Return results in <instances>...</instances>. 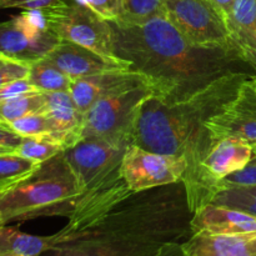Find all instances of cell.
<instances>
[{"mask_svg": "<svg viewBox=\"0 0 256 256\" xmlns=\"http://www.w3.org/2000/svg\"><path fill=\"white\" fill-rule=\"evenodd\" d=\"M226 24L234 54L256 69V0H234Z\"/></svg>", "mask_w": 256, "mask_h": 256, "instance_id": "obj_13", "label": "cell"}, {"mask_svg": "<svg viewBox=\"0 0 256 256\" xmlns=\"http://www.w3.org/2000/svg\"><path fill=\"white\" fill-rule=\"evenodd\" d=\"M164 12L182 36L195 46L222 49L234 54L226 19L209 0H166Z\"/></svg>", "mask_w": 256, "mask_h": 256, "instance_id": "obj_7", "label": "cell"}, {"mask_svg": "<svg viewBox=\"0 0 256 256\" xmlns=\"http://www.w3.org/2000/svg\"><path fill=\"white\" fill-rule=\"evenodd\" d=\"M0 225H2V222H0Z\"/></svg>", "mask_w": 256, "mask_h": 256, "instance_id": "obj_37", "label": "cell"}, {"mask_svg": "<svg viewBox=\"0 0 256 256\" xmlns=\"http://www.w3.org/2000/svg\"><path fill=\"white\" fill-rule=\"evenodd\" d=\"M255 152H256V148H255Z\"/></svg>", "mask_w": 256, "mask_h": 256, "instance_id": "obj_38", "label": "cell"}, {"mask_svg": "<svg viewBox=\"0 0 256 256\" xmlns=\"http://www.w3.org/2000/svg\"><path fill=\"white\" fill-rule=\"evenodd\" d=\"M190 226L192 234H256V216L209 204L192 214Z\"/></svg>", "mask_w": 256, "mask_h": 256, "instance_id": "obj_14", "label": "cell"}, {"mask_svg": "<svg viewBox=\"0 0 256 256\" xmlns=\"http://www.w3.org/2000/svg\"><path fill=\"white\" fill-rule=\"evenodd\" d=\"M142 84L152 85V82L140 72L130 69L112 70L72 79L69 92L78 109L85 114L95 102L102 98Z\"/></svg>", "mask_w": 256, "mask_h": 256, "instance_id": "obj_11", "label": "cell"}, {"mask_svg": "<svg viewBox=\"0 0 256 256\" xmlns=\"http://www.w3.org/2000/svg\"><path fill=\"white\" fill-rule=\"evenodd\" d=\"M215 142L238 138L256 148V88L252 76L240 85L232 100L206 122Z\"/></svg>", "mask_w": 256, "mask_h": 256, "instance_id": "obj_10", "label": "cell"}, {"mask_svg": "<svg viewBox=\"0 0 256 256\" xmlns=\"http://www.w3.org/2000/svg\"><path fill=\"white\" fill-rule=\"evenodd\" d=\"M14 152V150L6 149V148H0V154H2V152Z\"/></svg>", "mask_w": 256, "mask_h": 256, "instance_id": "obj_34", "label": "cell"}, {"mask_svg": "<svg viewBox=\"0 0 256 256\" xmlns=\"http://www.w3.org/2000/svg\"><path fill=\"white\" fill-rule=\"evenodd\" d=\"M42 256H44V255H42Z\"/></svg>", "mask_w": 256, "mask_h": 256, "instance_id": "obj_40", "label": "cell"}, {"mask_svg": "<svg viewBox=\"0 0 256 256\" xmlns=\"http://www.w3.org/2000/svg\"><path fill=\"white\" fill-rule=\"evenodd\" d=\"M252 82H254L255 88H256V76H252Z\"/></svg>", "mask_w": 256, "mask_h": 256, "instance_id": "obj_35", "label": "cell"}, {"mask_svg": "<svg viewBox=\"0 0 256 256\" xmlns=\"http://www.w3.org/2000/svg\"><path fill=\"white\" fill-rule=\"evenodd\" d=\"M0 124H2V122H0ZM2 125H4V124H2Z\"/></svg>", "mask_w": 256, "mask_h": 256, "instance_id": "obj_39", "label": "cell"}, {"mask_svg": "<svg viewBox=\"0 0 256 256\" xmlns=\"http://www.w3.org/2000/svg\"><path fill=\"white\" fill-rule=\"evenodd\" d=\"M85 5L108 22H116L122 14L124 0H75Z\"/></svg>", "mask_w": 256, "mask_h": 256, "instance_id": "obj_26", "label": "cell"}, {"mask_svg": "<svg viewBox=\"0 0 256 256\" xmlns=\"http://www.w3.org/2000/svg\"><path fill=\"white\" fill-rule=\"evenodd\" d=\"M60 42L48 28L42 9L22 10L0 22V56L28 66L46 56Z\"/></svg>", "mask_w": 256, "mask_h": 256, "instance_id": "obj_8", "label": "cell"}, {"mask_svg": "<svg viewBox=\"0 0 256 256\" xmlns=\"http://www.w3.org/2000/svg\"><path fill=\"white\" fill-rule=\"evenodd\" d=\"M42 162L26 159L15 152L0 154V195L32 176Z\"/></svg>", "mask_w": 256, "mask_h": 256, "instance_id": "obj_19", "label": "cell"}, {"mask_svg": "<svg viewBox=\"0 0 256 256\" xmlns=\"http://www.w3.org/2000/svg\"><path fill=\"white\" fill-rule=\"evenodd\" d=\"M249 78L245 72L232 70L176 102H165L152 95L135 118L130 144L186 160L182 182L192 214L212 204L222 190L204 168V159L216 142L208 129V120L235 96Z\"/></svg>", "mask_w": 256, "mask_h": 256, "instance_id": "obj_1", "label": "cell"}, {"mask_svg": "<svg viewBox=\"0 0 256 256\" xmlns=\"http://www.w3.org/2000/svg\"><path fill=\"white\" fill-rule=\"evenodd\" d=\"M154 94L152 85L142 84L100 99L85 112L82 139L99 138L130 144L138 112Z\"/></svg>", "mask_w": 256, "mask_h": 256, "instance_id": "obj_6", "label": "cell"}, {"mask_svg": "<svg viewBox=\"0 0 256 256\" xmlns=\"http://www.w3.org/2000/svg\"><path fill=\"white\" fill-rule=\"evenodd\" d=\"M4 59H5V58L0 56V64H2V62H4Z\"/></svg>", "mask_w": 256, "mask_h": 256, "instance_id": "obj_36", "label": "cell"}, {"mask_svg": "<svg viewBox=\"0 0 256 256\" xmlns=\"http://www.w3.org/2000/svg\"><path fill=\"white\" fill-rule=\"evenodd\" d=\"M188 162L182 158L149 152L130 144L122 160V174L132 192L182 182Z\"/></svg>", "mask_w": 256, "mask_h": 256, "instance_id": "obj_9", "label": "cell"}, {"mask_svg": "<svg viewBox=\"0 0 256 256\" xmlns=\"http://www.w3.org/2000/svg\"><path fill=\"white\" fill-rule=\"evenodd\" d=\"M58 0H0V9H42L54 4Z\"/></svg>", "mask_w": 256, "mask_h": 256, "instance_id": "obj_30", "label": "cell"}, {"mask_svg": "<svg viewBox=\"0 0 256 256\" xmlns=\"http://www.w3.org/2000/svg\"><path fill=\"white\" fill-rule=\"evenodd\" d=\"M22 140V135L15 132L6 125L0 124V148H6V149H12L15 152Z\"/></svg>", "mask_w": 256, "mask_h": 256, "instance_id": "obj_31", "label": "cell"}, {"mask_svg": "<svg viewBox=\"0 0 256 256\" xmlns=\"http://www.w3.org/2000/svg\"><path fill=\"white\" fill-rule=\"evenodd\" d=\"M80 194L82 188L62 152L0 195V222L6 225L42 216L69 218Z\"/></svg>", "mask_w": 256, "mask_h": 256, "instance_id": "obj_4", "label": "cell"}, {"mask_svg": "<svg viewBox=\"0 0 256 256\" xmlns=\"http://www.w3.org/2000/svg\"><path fill=\"white\" fill-rule=\"evenodd\" d=\"M28 74H29L28 65L4 59V62L0 64V90L15 80L28 78Z\"/></svg>", "mask_w": 256, "mask_h": 256, "instance_id": "obj_28", "label": "cell"}, {"mask_svg": "<svg viewBox=\"0 0 256 256\" xmlns=\"http://www.w3.org/2000/svg\"><path fill=\"white\" fill-rule=\"evenodd\" d=\"M29 82L42 92H69L72 79L46 56L29 65Z\"/></svg>", "mask_w": 256, "mask_h": 256, "instance_id": "obj_20", "label": "cell"}, {"mask_svg": "<svg viewBox=\"0 0 256 256\" xmlns=\"http://www.w3.org/2000/svg\"><path fill=\"white\" fill-rule=\"evenodd\" d=\"M166 0H124L122 14L114 22L120 24H140L156 15L164 14Z\"/></svg>", "mask_w": 256, "mask_h": 256, "instance_id": "obj_25", "label": "cell"}, {"mask_svg": "<svg viewBox=\"0 0 256 256\" xmlns=\"http://www.w3.org/2000/svg\"><path fill=\"white\" fill-rule=\"evenodd\" d=\"M6 126L22 136H48L62 144L54 122L45 112L26 115L22 119L10 122Z\"/></svg>", "mask_w": 256, "mask_h": 256, "instance_id": "obj_23", "label": "cell"}, {"mask_svg": "<svg viewBox=\"0 0 256 256\" xmlns=\"http://www.w3.org/2000/svg\"><path fill=\"white\" fill-rule=\"evenodd\" d=\"M209 2H212V4H214L215 6H216L218 9L222 12V15H224L225 19H226L228 15H229V12H230V10H232L234 0H209Z\"/></svg>", "mask_w": 256, "mask_h": 256, "instance_id": "obj_33", "label": "cell"}, {"mask_svg": "<svg viewBox=\"0 0 256 256\" xmlns=\"http://www.w3.org/2000/svg\"><path fill=\"white\" fill-rule=\"evenodd\" d=\"M114 52L144 75L152 85L155 96L165 102L182 100L228 72L234 54L222 49L192 45L160 14L140 24L109 22Z\"/></svg>", "mask_w": 256, "mask_h": 256, "instance_id": "obj_2", "label": "cell"}, {"mask_svg": "<svg viewBox=\"0 0 256 256\" xmlns=\"http://www.w3.org/2000/svg\"><path fill=\"white\" fill-rule=\"evenodd\" d=\"M46 58L72 80L104 72L130 69V65L124 60L112 59L94 50L64 40H62Z\"/></svg>", "mask_w": 256, "mask_h": 256, "instance_id": "obj_12", "label": "cell"}, {"mask_svg": "<svg viewBox=\"0 0 256 256\" xmlns=\"http://www.w3.org/2000/svg\"><path fill=\"white\" fill-rule=\"evenodd\" d=\"M186 256H256V234H192L182 242Z\"/></svg>", "mask_w": 256, "mask_h": 256, "instance_id": "obj_15", "label": "cell"}, {"mask_svg": "<svg viewBox=\"0 0 256 256\" xmlns=\"http://www.w3.org/2000/svg\"><path fill=\"white\" fill-rule=\"evenodd\" d=\"M45 22L64 42H74L112 59L114 52L112 29L108 20L75 0H58L42 9Z\"/></svg>", "mask_w": 256, "mask_h": 256, "instance_id": "obj_5", "label": "cell"}, {"mask_svg": "<svg viewBox=\"0 0 256 256\" xmlns=\"http://www.w3.org/2000/svg\"><path fill=\"white\" fill-rule=\"evenodd\" d=\"M45 109V92L22 95L12 99L0 102V122L9 125L10 122L26 116L42 112Z\"/></svg>", "mask_w": 256, "mask_h": 256, "instance_id": "obj_21", "label": "cell"}, {"mask_svg": "<svg viewBox=\"0 0 256 256\" xmlns=\"http://www.w3.org/2000/svg\"><path fill=\"white\" fill-rule=\"evenodd\" d=\"M212 204L239 210L256 216V185L225 188L215 195Z\"/></svg>", "mask_w": 256, "mask_h": 256, "instance_id": "obj_22", "label": "cell"}, {"mask_svg": "<svg viewBox=\"0 0 256 256\" xmlns=\"http://www.w3.org/2000/svg\"><path fill=\"white\" fill-rule=\"evenodd\" d=\"M146 192H134L88 229L54 234V246L42 255L154 256L164 245L189 239L192 212L185 189L175 198Z\"/></svg>", "mask_w": 256, "mask_h": 256, "instance_id": "obj_3", "label": "cell"}, {"mask_svg": "<svg viewBox=\"0 0 256 256\" xmlns=\"http://www.w3.org/2000/svg\"><path fill=\"white\" fill-rule=\"evenodd\" d=\"M182 244V242H172L164 245L154 256H186Z\"/></svg>", "mask_w": 256, "mask_h": 256, "instance_id": "obj_32", "label": "cell"}, {"mask_svg": "<svg viewBox=\"0 0 256 256\" xmlns=\"http://www.w3.org/2000/svg\"><path fill=\"white\" fill-rule=\"evenodd\" d=\"M54 122L64 149L74 146L82 140L84 116L69 92H45V109Z\"/></svg>", "mask_w": 256, "mask_h": 256, "instance_id": "obj_16", "label": "cell"}, {"mask_svg": "<svg viewBox=\"0 0 256 256\" xmlns=\"http://www.w3.org/2000/svg\"><path fill=\"white\" fill-rule=\"evenodd\" d=\"M64 146L56 140L48 136H22L15 152L26 159L45 162L64 152Z\"/></svg>", "mask_w": 256, "mask_h": 256, "instance_id": "obj_24", "label": "cell"}, {"mask_svg": "<svg viewBox=\"0 0 256 256\" xmlns=\"http://www.w3.org/2000/svg\"><path fill=\"white\" fill-rule=\"evenodd\" d=\"M256 185V152L242 169L228 175L220 182V189L234 186H255Z\"/></svg>", "mask_w": 256, "mask_h": 256, "instance_id": "obj_27", "label": "cell"}, {"mask_svg": "<svg viewBox=\"0 0 256 256\" xmlns=\"http://www.w3.org/2000/svg\"><path fill=\"white\" fill-rule=\"evenodd\" d=\"M54 246V235L36 236L0 225V256H42Z\"/></svg>", "mask_w": 256, "mask_h": 256, "instance_id": "obj_18", "label": "cell"}, {"mask_svg": "<svg viewBox=\"0 0 256 256\" xmlns=\"http://www.w3.org/2000/svg\"><path fill=\"white\" fill-rule=\"evenodd\" d=\"M42 92L38 90L32 82H29L28 78H22V79L15 80V82H10L6 86L2 88L0 90V102L8 99H12V98L22 96V95H30V94H38Z\"/></svg>", "mask_w": 256, "mask_h": 256, "instance_id": "obj_29", "label": "cell"}, {"mask_svg": "<svg viewBox=\"0 0 256 256\" xmlns=\"http://www.w3.org/2000/svg\"><path fill=\"white\" fill-rule=\"evenodd\" d=\"M255 154V148L238 138L218 140L204 159L208 174L219 182L228 175L242 169Z\"/></svg>", "mask_w": 256, "mask_h": 256, "instance_id": "obj_17", "label": "cell"}]
</instances>
